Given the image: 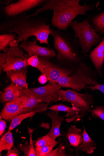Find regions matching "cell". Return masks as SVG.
<instances>
[{
	"label": "cell",
	"mask_w": 104,
	"mask_h": 156,
	"mask_svg": "<svg viewBox=\"0 0 104 156\" xmlns=\"http://www.w3.org/2000/svg\"><path fill=\"white\" fill-rule=\"evenodd\" d=\"M48 116L52 121V127L49 132L46 135L56 140L57 137L62 136L60 126L65 119L60 116L58 111L51 110L47 113Z\"/></svg>",
	"instance_id": "14"
},
{
	"label": "cell",
	"mask_w": 104,
	"mask_h": 156,
	"mask_svg": "<svg viewBox=\"0 0 104 156\" xmlns=\"http://www.w3.org/2000/svg\"><path fill=\"white\" fill-rule=\"evenodd\" d=\"M23 49L20 46L10 47L6 52V62L3 69L4 72L19 70L30 66L28 61L33 55L28 53L24 55Z\"/></svg>",
	"instance_id": "9"
},
{
	"label": "cell",
	"mask_w": 104,
	"mask_h": 156,
	"mask_svg": "<svg viewBox=\"0 0 104 156\" xmlns=\"http://www.w3.org/2000/svg\"><path fill=\"white\" fill-rule=\"evenodd\" d=\"M48 1V0H19L2 8V11L6 20H10L22 15L26 16V13L30 10L44 5Z\"/></svg>",
	"instance_id": "8"
},
{
	"label": "cell",
	"mask_w": 104,
	"mask_h": 156,
	"mask_svg": "<svg viewBox=\"0 0 104 156\" xmlns=\"http://www.w3.org/2000/svg\"><path fill=\"white\" fill-rule=\"evenodd\" d=\"M58 147L54 150H52L47 155V156H58Z\"/></svg>",
	"instance_id": "35"
},
{
	"label": "cell",
	"mask_w": 104,
	"mask_h": 156,
	"mask_svg": "<svg viewBox=\"0 0 104 156\" xmlns=\"http://www.w3.org/2000/svg\"><path fill=\"white\" fill-rule=\"evenodd\" d=\"M97 78L95 71L83 61L74 68L71 75L59 78L57 83L61 87L71 88L79 92L86 89L87 86H95L98 83Z\"/></svg>",
	"instance_id": "4"
},
{
	"label": "cell",
	"mask_w": 104,
	"mask_h": 156,
	"mask_svg": "<svg viewBox=\"0 0 104 156\" xmlns=\"http://www.w3.org/2000/svg\"><path fill=\"white\" fill-rule=\"evenodd\" d=\"M20 96L22 98L20 105L22 109L31 108L41 103L39 99L28 88H24Z\"/></svg>",
	"instance_id": "17"
},
{
	"label": "cell",
	"mask_w": 104,
	"mask_h": 156,
	"mask_svg": "<svg viewBox=\"0 0 104 156\" xmlns=\"http://www.w3.org/2000/svg\"><path fill=\"white\" fill-rule=\"evenodd\" d=\"M19 147V149L23 152L25 156H37L35 148L31 147L28 141H26L23 144H20Z\"/></svg>",
	"instance_id": "27"
},
{
	"label": "cell",
	"mask_w": 104,
	"mask_h": 156,
	"mask_svg": "<svg viewBox=\"0 0 104 156\" xmlns=\"http://www.w3.org/2000/svg\"><path fill=\"white\" fill-rule=\"evenodd\" d=\"M36 113L34 112L23 113L14 118L12 120L10 125L9 131H11L20 125L24 119L27 118H31Z\"/></svg>",
	"instance_id": "26"
},
{
	"label": "cell",
	"mask_w": 104,
	"mask_h": 156,
	"mask_svg": "<svg viewBox=\"0 0 104 156\" xmlns=\"http://www.w3.org/2000/svg\"><path fill=\"white\" fill-rule=\"evenodd\" d=\"M70 26L75 33L74 37L79 41L81 48V52L84 57L93 46L96 45L102 40L93 29L88 18L81 22L73 21Z\"/></svg>",
	"instance_id": "6"
},
{
	"label": "cell",
	"mask_w": 104,
	"mask_h": 156,
	"mask_svg": "<svg viewBox=\"0 0 104 156\" xmlns=\"http://www.w3.org/2000/svg\"><path fill=\"white\" fill-rule=\"evenodd\" d=\"M86 89L87 88L90 89L92 91L95 90H98L104 94V84H100L98 83L94 86H87L86 87Z\"/></svg>",
	"instance_id": "30"
},
{
	"label": "cell",
	"mask_w": 104,
	"mask_h": 156,
	"mask_svg": "<svg viewBox=\"0 0 104 156\" xmlns=\"http://www.w3.org/2000/svg\"><path fill=\"white\" fill-rule=\"evenodd\" d=\"M18 36L14 33H6L0 35V50L5 51L6 52L9 50L7 48L11 44L13 43L15 46H18L16 42Z\"/></svg>",
	"instance_id": "22"
},
{
	"label": "cell",
	"mask_w": 104,
	"mask_h": 156,
	"mask_svg": "<svg viewBox=\"0 0 104 156\" xmlns=\"http://www.w3.org/2000/svg\"><path fill=\"white\" fill-rule=\"evenodd\" d=\"M54 147L52 146H46L37 147L35 148L37 156H47Z\"/></svg>",
	"instance_id": "29"
},
{
	"label": "cell",
	"mask_w": 104,
	"mask_h": 156,
	"mask_svg": "<svg viewBox=\"0 0 104 156\" xmlns=\"http://www.w3.org/2000/svg\"><path fill=\"white\" fill-rule=\"evenodd\" d=\"M89 57L99 76H102V69L104 63V37L99 45L91 52Z\"/></svg>",
	"instance_id": "13"
},
{
	"label": "cell",
	"mask_w": 104,
	"mask_h": 156,
	"mask_svg": "<svg viewBox=\"0 0 104 156\" xmlns=\"http://www.w3.org/2000/svg\"><path fill=\"white\" fill-rule=\"evenodd\" d=\"M83 139L82 143L79 146L74 147L76 156H79V152L80 151L86 152L88 154L93 153L97 149L96 142L93 140L89 135L83 126Z\"/></svg>",
	"instance_id": "15"
},
{
	"label": "cell",
	"mask_w": 104,
	"mask_h": 156,
	"mask_svg": "<svg viewBox=\"0 0 104 156\" xmlns=\"http://www.w3.org/2000/svg\"><path fill=\"white\" fill-rule=\"evenodd\" d=\"M62 136L58 137V156H73L74 150L69 144L67 133L61 130Z\"/></svg>",
	"instance_id": "19"
},
{
	"label": "cell",
	"mask_w": 104,
	"mask_h": 156,
	"mask_svg": "<svg viewBox=\"0 0 104 156\" xmlns=\"http://www.w3.org/2000/svg\"><path fill=\"white\" fill-rule=\"evenodd\" d=\"M27 67L18 70L6 72L7 78L17 86L24 88L28 89V84L27 83Z\"/></svg>",
	"instance_id": "16"
},
{
	"label": "cell",
	"mask_w": 104,
	"mask_h": 156,
	"mask_svg": "<svg viewBox=\"0 0 104 156\" xmlns=\"http://www.w3.org/2000/svg\"><path fill=\"white\" fill-rule=\"evenodd\" d=\"M1 116H0V136H2L3 133L5 131L6 128V122L2 119Z\"/></svg>",
	"instance_id": "32"
},
{
	"label": "cell",
	"mask_w": 104,
	"mask_h": 156,
	"mask_svg": "<svg viewBox=\"0 0 104 156\" xmlns=\"http://www.w3.org/2000/svg\"><path fill=\"white\" fill-rule=\"evenodd\" d=\"M48 22L47 17L40 16L27 17L22 15L1 23L0 33H16L18 35L16 41L17 44L34 36L40 44H46L50 47L48 40L52 30L50 25L47 24Z\"/></svg>",
	"instance_id": "1"
},
{
	"label": "cell",
	"mask_w": 104,
	"mask_h": 156,
	"mask_svg": "<svg viewBox=\"0 0 104 156\" xmlns=\"http://www.w3.org/2000/svg\"><path fill=\"white\" fill-rule=\"evenodd\" d=\"M80 0H48L34 13L26 16L35 17L41 12L52 10V25L59 30L66 31L77 16L85 15L87 11L93 9L94 6L88 4L86 1L82 5H80Z\"/></svg>",
	"instance_id": "2"
},
{
	"label": "cell",
	"mask_w": 104,
	"mask_h": 156,
	"mask_svg": "<svg viewBox=\"0 0 104 156\" xmlns=\"http://www.w3.org/2000/svg\"><path fill=\"white\" fill-rule=\"evenodd\" d=\"M23 88L17 86L13 82L1 92V102L4 103L13 100L20 95Z\"/></svg>",
	"instance_id": "18"
},
{
	"label": "cell",
	"mask_w": 104,
	"mask_h": 156,
	"mask_svg": "<svg viewBox=\"0 0 104 156\" xmlns=\"http://www.w3.org/2000/svg\"><path fill=\"white\" fill-rule=\"evenodd\" d=\"M37 41L36 39L32 41L27 40L23 41L20 46L31 55L54 59L56 55L55 51L50 48L38 45L37 44Z\"/></svg>",
	"instance_id": "11"
},
{
	"label": "cell",
	"mask_w": 104,
	"mask_h": 156,
	"mask_svg": "<svg viewBox=\"0 0 104 156\" xmlns=\"http://www.w3.org/2000/svg\"><path fill=\"white\" fill-rule=\"evenodd\" d=\"M48 110L56 111L66 112V121L68 123L73 122L76 119H79L78 113L72 107H70L62 103L53 105L48 108Z\"/></svg>",
	"instance_id": "21"
},
{
	"label": "cell",
	"mask_w": 104,
	"mask_h": 156,
	"mask_svg": "<svg viewBox=\"0 0 104 156\" xmlns=\"http://www.w3.org/2000/svg\"><path fill=\"white\" fill-rule=\"evenodd\" d=\"M19 149L14 147L12 150L8 151L6 156H18L19 154Z\"/></svg>",
	"instance_id": "33"
},
{
	"label": "cell",
	"mask_w": 104,
	"mask_h": 156,
	"mask_svg": "<svg viewBox=\"0 0 104 156\" xmlns=\"http://www.w3.org/2000/svg\"><path fill=\"white\" fill-rule=\"evenodd\" d=\"M91 112L93 118H99L104 121V106H96Z\"/></svg>",
	"instance_id": "28"
},
{
	"label": "cell",
	"mask_w": 104,
	"mask_h": 156,
	"mask_svg": "<svg viewBox=\"0 0 104 156\" xmlns=\"http://www.w3.org/2000/svg\"><path fill=\"white\" fill-rule=\"evenodd\" d=\"M6 52L0 53V73H2V70L6 63Z\"/></svg>",
	"instance_id": "31"
},
{
	"label": "cell",
	"mask_w": 104,
	"mask_h": 156,
	"mask_svg": "<svg viewBox=\"0 0 104 156\" xmlns=\"http://www.w3.org/2000/svg\"><path fill=\"white\" fill-rule=\"evenodd\" d=\"M91 24L96 32L104 34V11L94 17Z\"/></svg>",
	"instance_id": "24"
},
{
	"label": "cell",
	"mask_w": 104,
	"mask_h": 156,
	"mask_svg": "<svg viewBox=\"0 0 104 156\" xmlns=\"http://www.w3.org/2000/svg\"><path fill=\"white\" fill-rule=\"evenodd\" d=\"M22 100L20 96L6 103L1 113V116L6 120L11 122L15 117L27 112V109H22L20 105Z\"/></svg>",
	"instance_id": "12"
},
{
	"label": "cell",
	"mask_w": 104,
	"mask_h": 156,
	"mask_svg": "<svg viewBox=\"0 0 104 156\" xmlns=\"http://www.w3.org/2000/svg\"><path fill=\"white\" fill-rule=\"evenodd\" d=\"M30 66L38 69L42 75L45 76L49 83H57L59 78L71 75L74 69L52 62L51 59L33 55L28 61Z\"/></svg>",
	"instance_id": "5"
},
{
	"label": "cell",
	"mask_w": 104,
	"mask_h": 156,
	"mask_svg": "<svg viewBox=\"0 0 104 156\" xmlns=\"http://www.w3.org/2000/svg\"><path fill=\"white\" fill-rule=\"evenodd\" d=\"M51 122L49 123L43 122H42L39 127H43L46 129L49 130L50 128V124Z\"/></svg>",
	"instance_id": "34"
},
{
	"label": "cell",
	"mask_w": 104,
	"mask_h": 156,
	"mask_svg": "<svg viewBox=\"0 0 104 156\" xmlns=\"http://www.w3.org/2000/svg\"><path fill=\"white\" fill-rule=\"evenodd\" d=\"M34 142V146L35 147L46 146H50L54 147L58 144V141H56V140L46 135L38 138Z\"/></svg>",
	"instance_id": "25"
},
{
	"label": "cell",
	"mask_w": 104,
	"mask_h": 156,
	"mask_svg": "<svg viewBox=\"0 0 104 156\" xmlns=\"http://www.w3.org/2000/svg\"><path fill=\"white\" fill-rule=\"evenodd\" d=\"M66 133L70 146L76 147L82 143L83 133L81 129L77 128L76 126L72 125Z\"/></svg>",
	"instance_id": "20"
},
{
	"label": "cell",
	"mask_w": 104,
	"mask_h": 156,
	"mask_svg": "<svg viewBox=\"0 0 104 156\" xmlns=\"http://www.w3.org/2000/svg\"><path fill=\"white\" fill-rule=\"evenodd\" d=\"M14 139L12 133L8 131L2 136L0 140V152L10 150L14 147Z\"/></svg>",
	"instance_id": "23"
},
{
	"label": "cell",
	"mask_w": 104,
	"mask_h": 156,
	"mask_svg": "<svg viewBox=\"0 0 104 156\" xmlns=\"http://www.w3.org/2000/svg\"><path fill=\"white\" fill-rule=\"evenodd\" d=\"M57 94L60 101L71 104L72 107L78 113L79 119L81 118L82 122L84 117L91 112V106L95 103L93 95L88 92L81 94L73 90L61 89L57 91Z\"/></svg>",
	"instance_id": "7"
},
{
	"label": "cell",
	"mask_w": 104,
	"mask_h": 156,
	"mask_svg": "<svg viewBox=\"0 0 104 156\" xmlns=\"http://www.w3.org/2000/svg\"><path fill=\"white\" fill-rule=\"evenodd\" d=\"M61 87L58 83H49L44 86L29 89L39 99L41 103L50 104L60 101L57 91Z\"/></svg>",
	"instance_id": "10"
},
{
	"label": "cell",
	"mask_w": 104,
	"mask_h": 156,
	"mask_svg": "<svg viewBox=\"0 0 104 156\" xmlns=\"http://www.w3.org/2000/svg\"><path fill=\"white\" fill-rule=\"evenodd\" d=\"M54 48L57 52L55 63L74 69L84 61V56L80 51L78 39L73 34L52 29Z\"/></svg>",
	"instance_id": "3"
}]
</instances>
